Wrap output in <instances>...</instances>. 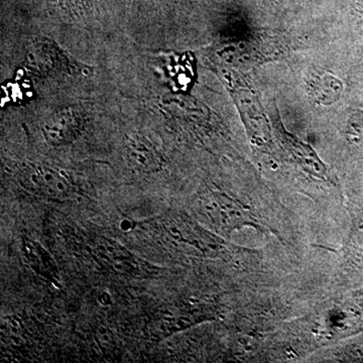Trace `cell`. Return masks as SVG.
Segmentation results:
<instances>
[{
    "mask_svg": "<svg viewBox=\"0 0 363 363\" xmlns=\"http://www.w3.org/2000/svg\"><path fill=\"white\" fill-rule=\"evenodd\" d=\"M80 126V116L76 112L62 111L48 121L44 133L48 142L52 145H65L75 140Z\"/></svg>",
    "mask_w": 363,
    "mask_h": 363,
    "instance_id": "3957f363",
    "label": "cell"
},
{
    "mask_svg": "<svg viewBox=\"0 0 363 363\" xmlns=\"http://www.w3.org/2000/svg\"><path fill=\"white\" fill-rule=\"evenodd\" d=\"M95 252L98 260L114 274L135 276L140 272V264L135 257L114 241L100 240L95 247Z\"/></svg>",
    "mask_w": 363,
    "mask_h": 363,
    "instance_id": "7a4b0ae2",
    "label": "cell"
},
{
    "mask_svg": "<svg viewBox=\"0 0 363 363\" xmlns=\"http://www.w3.org/2000/svg\"><path fill=\"white\" fill-rule=\"evenodd\" d=\"M358 11L363 16V0H355Z\"/></svg>",
    "mask_w": 363,
    "mask_h": 363,
    "instance_id": "ba28073f",
    "label": "cell"
},
{
    "mask_svg": "<svg viewBox=\"0 0 363 363\" xmlns=\"http://www.w3.org/2000/svg\"><path fill=\"white\" fill-rule=\"evenodd\" d=\"M61 1H72V0H61Z\"/></svg>",
    "mask_w": 363,
    "mask_h": 363,
    "instance_id": "9c48e42d",
    "label": "cell"
},
{
    "mask_svg": "<svg viewBox=\"0 0 363 363\" xmlns=\"http://www.w3.org/2000/svg\"><path fill=\"white\" fill-rule=\"evenodd\" d=\"M128 157L133 168L140 171L152 172L159 168V152L142 138L130 140Z\"/></svg>",
    "mask_w": 363,
    "mask_h": 363,
    "instance_id": "5b68a950",
    "label": "cell"
},
{
    "mask_svg": "<svg viewBox=\"0 0 363 363\" xmlns=\"http://www.w3.org/2000/svg\"><path fill=\"white\" fill-rule=\"evenodd\" d=\"M18 177L26 191L45 199L61 201L69 199L75 193L69 177L49 167L28 164L20 169Z\"/></svg>",
    "mask_w": 363,
    "mask_h": 363,
    "instance_id": "6da1fadb",
    "label": "cell"
},
{
    "mask_svg": "<svg viewBox=\"0 0 363 363\" xmlns=\"http://www.w3.org/2000/svg\"><path fill=\"white\" fill-rule=\"evenodd\" d=\"M26 65L39 73L56 71L64 66L63 56L52 42L37 40L28 48L26 57Z\"/></svg>",
    "mask_w": 363,
    "mask_h": 363,
    "instance_id": "277c9868",
    "label": "cell"
},
{
    "mask_svg": "<svg viewBox=\"0 0 363 363\" xmlns=\"http://www.w3.org/2000/svg\"><path fill=\"white\" fill-rule=\"evenodd\" d=\"M311 88L319 101L329 104L338 99L342 90V84L340 81L332 76H324V77L318 76L312 81Z\"/></svg>",
    "mask_w": 363,
    "mask_h": 363,
    "instance_id": "8992f818",
    "label": "cell"
},
{
    "mask_svg": "<svg viewBox=\"0 0 363 363\" xmlns=\"http://www.w3.org/2000/svg\"><path fill=\"white\" fill-rule=\"evenodd\" d=\"M350 130L353 135L363 138V111H357L350 116Z\"/></svg>",
    "mask_w": 363,
    "mask_h": 363,
    "instance_id": "52a82bcc",
    "label": "cell"
}]
</instances>
